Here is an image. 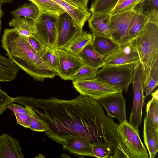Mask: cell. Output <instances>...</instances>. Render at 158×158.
I'll return each mask as SVG.
<instances>
[{"label":"cell","instance_id":"8d00e7d4","mask_svg":"<svg viewBox=\"0 0 158 158\" xmlns=\"http://www.w3.org/2000/svg\"><path fill=\"white\" fill-rule=\"evenodd\" d=\"M17 123L26 128H29L31 116L25 114L14 113Z\"/></svg>","mask_w":158,"mask_h":158},{"label":"cell","instance_id":"44dd1931","mask_svg":"<svg viewBox=\"0 0 158 158\" xmlns=\"http://www.w3.org/2000/svg\"><path fill=\"white\" fill-rule=\"evenodd\" d=\"M9 25L15 28L23 37L27 38L36 32L34 21L24 17H13Z\"/></svg>","mask_w":158,"mask_h":158},{"label":"cell","instance_id":"4fadbf2b","mask_svg":"<svg viewBox=\"0 0 158 158\" xmlns=\"http://www.w3.org/2000/svg\"><path fill=\"white\" fill-rule=\"evenodd\" d=\"M97 100L106 110L108 116L116 118L120 123L127 122L126 101L122 93L113 94L101 98Z\"/></svg>","mask_w":158,"mask_h":158},{"label":"cell","instance_id":"1f68e13d","mask_svg":"<svg viewBox=\"0 0 158 158\" xmlns=\"http://www.w3.org/2000/svg\"><path fill=\"white\" fill-rule=\"evenodd\" d=\"M142 12L146 16L150 12L158 10V0H143L138 3L133 9Z\"/></svg>","mask_w":158,"mask_h":158},{"label":"cell","instance_id":"7402d4cb","mask_svg":"<svg viewBox=\"0 0 158 158\" xmlns=\"http://www.w3.org/2000/svg\"><path fill=\"white\" fill-rule=\"evenodd\" d=\"M20 69L10 59L0 54V81L5 82L13 80Z\"/></svg>","mask_w":158,"mask_h":158},{"label":"cell","instance_id":"4316f807","mask_svg":"<svg viewBox=\"0 0 158 158\" xmlns=\"http://www.w3.org/2000/svg\"><path fill=\"white\" fill-rule=\"evenodd\" d=\"M158 58L152 67L148 76L143 83V89L145 92V98L151 94L152 92L158 85Z\"/></svg>","mask_w":158,"mask_h":158},{"label":"cell","instance_id":"d590c367","mask_svg":"<svg viewBox=\"0 0 158 158\" xmlns=\"http://www.w3.org/2000/svg\"><path fill=\"white\" fill-rule=\"evenodd\" d=\"M29 128L31 130L39 132H45L46 128L43 123L39 119L31 116Z\"/></svg>","mask_w":158,"mask_h":158},{"label":"cell","instance_id":"5bb4252c","mask_svg":"<svg viewBox=\"0 0 158 158\" xmlns=\"http://www.w3.org/2000/svg\"><path fill=\"white\" fill-rule=\"evenodd\" d=\"M110 16L109 13L92 15L88 21L93 37L100 36L112 40L109 29Z\"/></svg>","mask_w":158,"mask_h":158},{"label":"cell","instance_id":"9a60e30c","mask_svg":"<svg viewBox=\"0 0 158 158\" xmlns=\"http://www.w3.org/2000/svg\"><path fill=\"white\" fill-rule=\"evenodd\" d=\"M19 141L6 133L0 135V158H23Z\"/></svg>","mask_w":158,"mask_h":158},{"label":"cell","instance_id":"f1b7e54d","mask_svg":"<svg viewBox=\"0 0 158 158\" xmlns=\"http://www.w3.org/2000/svg\"><path fill=\"white\" fill-rule=\"evenodd\" d=\"M53 50L44 47L38 54L46 65L51 70L57 73V59Z\"/></svg>","mask_w":158,"mask_h":158},{"label":"cell","instance_id":"ac0fdd59","mask_svg":"<svg viewBox=\"0 0 158 158\" xmlns=\"http://www.w3.org/2000/svg\"><path fill=\"white\" fill-rule=\"evenodd\" d=\"M59 5L72 17L77 26L83 29L85 23L91 15L88 10H82L71 5L66 0H51Z\"/></svg>","mask_w":158,"mask_h":158},{"label":"cell","instance_id":"603a6c76","mask_svg":"<svg viewBox=\"0 0 158 158\" xmlns=\"http://www.w3.org/2000/svg\"><path fill=\"white\" fill-rule=\"evenodd\" d=\"M92 34L82 30L70 42L65 50L67 51L77 55L92 40Z\"/></svg>","mask_w":158,"mask_h":158},{"label":"cell","instance_id":"30bf717a","mask_svg":"<svg viewBox=\"0 0 158 158\" xmlns=\"http://www.w3.org/2000/svg\"><path fill=\"white\" fill-rule=\"evenodd\" d=\"M73 86L80 94L98 99L120 92L114 87L100 80L94 79L72 81Z\"/></svg>","mask_w":158,"mask_h":158},{"label":"cell","instance_id":"8992f818","mask_svg":"<svg viewBox=\"0 0 158 158\" xmlns=\"http://www.w3.org/2000/svg\"><path fill=\"white\" fill-rule=\"evenodd\" d=\"M143 76L141 64L140 61L135 65L132 83L133 89V100L129 123L137 129L141 124L143 107L144 104L145 96L143 85Z\"/></svg>","mask_w":158,"mask_h":158},{"label":"cell","instance_id":"ba28073f","mask_svg":"<svg viewBox=\"0 0 158 158\" xmlns=\"http://www.w3.org/2000/svg\"><path fill=\"white\" fill-rule=\"evenodd\" d=\"M135 13L133 10L110 15L109 29L114 41L121 45L131 40L129 34V27Z\"/></svg>","mask_w":158,"mask_h":158},{"label":"cell","instance_id":"d6a6232c","mask_svg":"<svg viewBox=\"0 0 158 158\" xmlns=\"http://www.w3.org/2000/svg\"><path fill=\"white\" fill-rule=\"evenodd\" d=\"M143 0H127L116 5L109 13L112 15L134 9L138 3Z\"/></svg>","mask_w":158,"mask_h":158},{"label":"cell","instance_id":"f546056e","mask_svg":"<svg viewBox=\"0 0 158 158\" xmlns=\"http://www.w3.org/2000/svg\"><path fill=\"white\" fill-rule=\"evenodd\" d=\"M98 70L89 65H84L70 77L69 80L75 81L95 79Z\"/></svg>","mask_w":158,"mask_h":158},{"label":"cell","instance_id":"52a82bcc","mask_svg":"<svg viewBox=\"0 0 158 158\" xmlns=\"http://www.w3.org/2000/svg\"><path fill=\"white\" fill-rule=\"evenodd\" d=\"M57 38L55 48L65 49L83 30L76 24L72 16L65 12L56 18Z\"/></svg>","mask_w":158,"mask_h":158},{"label":"cell","instance_id":"74e56055","mask_svg":"<svg viewBox=\"0 0 158 158\" xmlns=\"http://www.w3.org/2000/svg\"><path fill=\"white\" fill-rule=\"evenodd\" d=\"M26 38L31 46L38 53L44 47L34 35Z\"/></svg>","mask_w":158,"mask_h":158},{"label":"cell","instance_id":"83f0119b","mask_svg":"<svg viewBox=\"0 0 158 158\" xmlns=\"http://www.w3.org/2000/svg\"><path fill=\"white\" fill-rule=\"evenodd\" d=\"M118 0H93L89 11L92 14L109 13L116 5Z\"/></svg>","mask_w":158,"mask_h":158},{"label":"cell","instance_id":"8fae6325","mask_svg":"<svg viewBox=\"0 0 158 158\" xmlns=\"http://www.w3.org/2000/svg\"><path fill=\"white\" fill-rule=\"evenodd\" d=\"M53 50L57 59L58 75L64 80H69L84 65L77 55L65 49L55 48Z\"/></svg>","mask_w":158,"mask_h":158},{"label":"cell","instance_id":"2e32d148","mask_svg":"<svg viewBox=\"0 0 158 158\" xmlns=\"http://www.w3.org/2000/svg\"><path fill=\"white\" fill-rule=\"evenodd\" d=\"M143 137L150 158H154L158 151V128L146 115L143 120Z\"/></svg>","mask_w":158,"mask_h":158},{"label":"cell","instance_id":"5b68a950","mask_svg":"<svg viewBox=\"0 0 158 158\" xmlns=\"http://www.w3.org/2000/svg\"><path fill=\"white\" fill-rule=\"evenodd\" d=\"M118 137L127 152L129 158H148V152L139 135L138 129L128 122L118 125Z\"/></svg>","mask_w":158,"mask_h":158},{"label":"cell","instance_id":"ffe728a7","mask_svg":"<svg viewBox=\"0 0 158 158\" xmlns=\"http://www.w3.org/2000/svg\"><path fill=\"white\" fill-rule=\"evenodd\" d=\"M91 44L94 49L104 59L117 51L120 46L111 39L100 36L93 37Z\"/></svg>","mask_w":158,"mask_h":158},{"label":"cell","instance_id":"7c38bea8","mask_svg":"<svg viewBox=\"0 0 158 158\" xmlns=\"http://www.w3.org/2000/svg\"><path fill=\"white\" fill-rule=\"evenodd\" d=\"M104 60L103 67L137 63L139 61L134 40L120 45L117 51L104 59Z\"/></svg>","mask_w":158,"mask_h":158},{"label":"cell","instance_id":"f35d334b","mask_svg":"<svg viewBox=\"0 0 158 158\" xmlns=\"http://www.w3.org/2000/svg\"><path fill=\"white\" fill-rule=\"evenodd\" d=\"M6 109L11 110L14 113L19 114H27L31 116V114L27 110L26 108L22 106L10 102L9 104L6 107Z\"/></svg>","mask_w":158,"mask_h":158},{"label":"cell","instance_id":"cb8c5ba5","mask_svg":"<svg viewBox=\"0 0 158 158\" xmlns=\"http://www.w3.org/2000/svg\"><path fill=\"white\" fill-rule=\"evenodd\" d=\"M38 8L40 14H46L57 17L66 11L51 0H28Z\"/></svg>","mask_w":158,"mask_h":158},{"label":"cell","instance_id":"4dcf8cb0","mask_svg":"<svg viewBox=\"0 0 158 158\" xmlns=\"http://www.w3.org/2000/svg\"><path fill=\"white\" fill-rule=\"evenodd\" d=\"M146 113L152 124L158 128V99L152 97L147 104Z\"/></svg>","mask_w":158,"mask_h":158},{"label":"cell","instance_id":"ab89813d","mask_svg":"<svg viewBox=\"0 0 158 158\" xmlns=\"http://www.w3.org/2000/svg\"><path fill=\"white\" fill-rule=\"evenodd\" d=\"M74 7L82 10H88V4L89 0H66Z\"/></svg>","mask_w":158,"mask_h":158},{"label":"cell","instance_id":"e0dca14e","mask_svg":"<svg viewBox=\"0 0 158 158\" xmlns=\"http://www.w3.org/2000/svg\"><path fill=\"white\" fill-rule=\"evenodd\" d=\"M93 145L84 138L79 135L72 136L65 141L63 148L77 155L94 157Z\"/></svg>","mask_w":158,"mask_h":158},{"label":"cell","instance_id":"60d3db41","mask_svg":"<svg viewBox=\"0 0 158 158\" xmlns=\"http://www.w3.org/2000/svg\"><path fill=\"white\" fill-rule=\"evenodd\" d=\"M2 4L0 3V35L1 32L2 28V20L1 19L3 15V12L2 10Z\"/></svg>","mask_w":158,"mask_h":158},{"label":"cell","instance_id":"d6986e66","mask_svg":"<svg viewBox=\"0 0 158 158\" xmlns=\"http://www.w3.org/2000/svg\"><path fill=\"white\" fill-rule=\"evenodd\" d=\"M84 65L94 69L102 68L104 64V58L93 48L91 42L87 44L77 55Z\"/></svg>","mask_w":158,"mask_h":158},{"label":"cell","instance_id":"6da1fadb","mask_svg":"<svg viewBox=\"0 0 158 158\" xmlns=\"http://www.w3.org/2000/svg\"><path fill=\"white\" fill-rule=\"evenodd\" d=\"M14 102L24 106L46 128L45 134L63 146L70 137L79 135L90 143L113 149L118 143V125L106 115L97 100L80 94L72 100L24 96Z\"/></svg>","mask_w":158,"mask_h":158},{"label":"cell","instance_id":"7a4b0ae2","mask_svg":"<svg viewBox=\"0 0 158 158\" xmlns=\"http://www.w3.org/2000/svg\"><path fill=\"white\" fill-rule=\"evenodd\" d=\"M1 41L6 55L35 80L43 81L58 75L46 65L27 39L15 28L5 29Z\"/></svg>","mask_w":158,"mask_h":158},{"label":"cell","instance_id":"484cf974","mask_svg":"<svg viewBox=\"0 0 158 158\" xmlns=\"http://www.w3.org/2000/svg\"><path fill=\"white\" fill-rule=\"evenodd\" d=\"M13 17H24L35 21L40 13L38 7L32 2L24 3L14 11L11 12Z\"/></svg>","mask_w":158,"mask_h":158},{"label":"cell","instance_id":"277c9868","mask_svg":"<svg viewBox=\"0 0 158 158\" xmlns=\"http://www.w3.org/2000/svg\"><path fill=\"white\" fill-rule=\"evenodd\" d=\"M137 63L105 66L98 70L95 78L127 92L132 83L134 67Z\"/></svg>","mask_w":158,"mask_h":158},{"label":"cell","instance_id":"836d02e7","mask_svg":"<svg viewBox=\"0 0 158 158\" xmlns=\"http://www.w3.org/2000/svg\"><path fill=\"white\" fill-rule=\"evenodd\" d=\"M92 152L94 157L99 158H110L112 154L107 147L98 144H93Z\"/></svg>","mask_w":158,"mask_h":158},{"label":"cell","instance_id":"9c48e42d","mask_svg":"<svg viewBox=\"0 0 158 158\" xmlns=\"http://www.w3.org/2000/svg\"><path fill=\"white\" fill-rule=\"evenodd\" d=\"M57 17L41 14L34 21L36 32L34 35L44 47L52 49L55 48L56 45Z\"/></svg>","mask_w":158,"mask_h":158},{"label":"cell","instance_id":"b9f144b4","mask_svg":"<svg viewBox=\"0 0 158 158\" xmlns=\"http://www.w3.org/2000/svg\"><path fill=\"white\" fill-rule=\"evenodd\" d=\"M12 2V0H0V3L2 4L6 3H10Z\"/></svg>","mask_w":158,"mask_h":158},{"label":"cell","instance_id":"3957f363","mask_svg":"<svg viewBox=\"0 0 158 158\" xmlns=\"http://www.w3.org/2000/svg\"><path fill=\"white\" fill-rule=\"evenodd\" d=\"M142 68L143 83L158 58V24L148 21L143 30L134 40Z\"/></svg>","mask_w":158,"mask_h":158},{"label":"cell","instance_id":"e575fe53","mask_svg":"<svg viewBox=\"0 0 158 158\" xmlns=\"http://www.w3.org/2000/svg\"><path fill=\"white\" fill-rule=\"evenodd\" d=\"M13 98L9 96L5 91H3L0 87V114L2 115L6 110L7 105L13 102Z\"/></svg>","mask_w":158,"mask_h":158},{"label":"cell","instance_id":"d4e9b609","mask_svg":"<svg viewBox=\"0 0 158 158\" xmlns=\"http://www.w3.org/2000/svg\"><path fill=\"white\" fill-rule=\"evenodd\" d=\"M130 22L129 34L131 40H134L144 29L148 22L147 17L142 12L136 11Z\"/></svg>","mask_w":158,"mask_h":158},{"label":"cell","instance_id":"7bdbcfd3","mask_svg":"<svg viewBox=\"0 0 158 158\" xmlns=\"http://www.w3.org/2000/svg\"><path fill=\"white\" fill-rule=\"evenodd\" d=\"M127 0H118L116 5H118Z\"/></svg>","mask_w":158,"mask_h":158}]
</instances>
